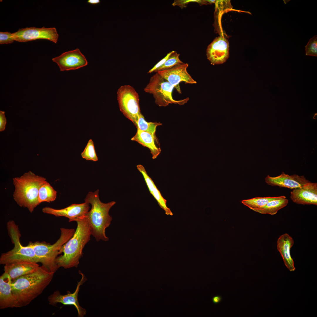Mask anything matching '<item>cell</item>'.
Wrapping results in <instances>:
<instances>
[{"label": "cell", "mask_w": 317, "mask_h": 317, "mask_svg": "<svg viewBox=\"0 0 317 317\" xmlns=\"http://www.w3.org/2000/svg\"><path fill=\"white\" fill-rule=\"evenodd\" d=\"M266 183L273 186L286 188L291 189L302 186L310 182L303 176L296 174L289 175L282 172L280 175L274 177L267 175L265 179Z\"/></svg>", "instance_id": "2e32d148"}, {"label": "cell", "mask_w": 317, "mask_h": 317, "mask_svg": "<svg viewBox=\"0 0 317 317\" xmlns=\"http://www.w3.org/2000/svg\"><path fill=\"white\" fill-rule=\"evenodd\" d=\"M14 41L21 42L39 39L49 40L57 43L59 35L55 27L41 28L35 27H26L19 29L13 33Z\"/></svg>", "instance_id": "9c48e42d"}, {"label": "cell", "mask_w": 317, "mask_h": 317, "mask_svg": "<svg viewBox=\"0 0 317 317\" xmlns=\"http://www.w3.org/2000/svg\"><path fill=\"white\" fill-rule=\"evenodd\" d=\"M179 56L180 54L178 53L176 51H174L164 63L160 67L156 72L171 68L178 64L183 63V62L179 59Z\"/></svg>", "instance_id": "484cf974"}, {"label": "cell", "mask_w": 317, "mask_h": 317, "mask_svg": "<svg viewBox=\"0 0 317 317\" xmlns=\"http://www.w3.org/2000/svg\"><path fill=\"white\" fill-rule=\"evenodd\" d=\"M117 94L120 110L135 125L141 113L138 93L132 86L125 85L119 88Z\"/></svg>", "instance_id": "ba28073f"}, {"label": "cell", "mask_w": 317, "mask_h": 317, "mask_svg": "<svg viewBox=\"0 0 317 317\" xmlns=\"http://www.w3.org/2000/svg\"><path fill=\"white\" fill-rule=\"evenodd\" d=\"M285 198H286V197L285 196L274 197H257L250 199L242 200V203L250 209L254 210L263 207L271 201Z\"/></svg>", "instance_id": "603a6c76"}, {"label": "cell", "mask_w": 317, "mask_h": 317, "mask_svg": "<svg viewBox=\"0 0 317 317\" xmlns=\"http://www.w3.org/2000/svg\"><path fill=\"white\" fill-rule=\"evenodd\" d=\"M79 274L82 275L80 280L78 282L75 291L73 293L70 291L65 295H62L59 291L57 290L48 297V300L50 305L55 306L58 303L64 305H72L76 308L78 316L83 317L86 314V311L81 306L78 300V296L80 287L85 281L87 279L85 275L80 271Z\"/></svg>", "instance_id": "30bf717a"}, {"label": "cell", "mask_w": 317, "mask_h": 317, "mask_svg": "<svg viewBox=\"0 0 317 317\" xmlns=\"http://www.w3.org/2000/svg\"><path fill=\"white\" fill-rule=\"evenodd\" d=\"M57 191L46 181L40 187L38 192V198L40 203L43 202L50 203L56 198Z\"/></svg>", "instance_id": "7402d4cb"}, {"label": "cell", "mask_w": 317, "mask_h": 317, "mask_svg": "<svg viewBox=\"0 0 317 317\" xmlns=\"http://www.w3.org/2000/svg\"><path fill=\"white\" fill-rule=\"evenodd\" d=\"M52 60L58 66L61 71L76 70L88 64L86 58L78 48L64 52Z\"/></svg>", "instance_id": "7c38bea8"}, {"label": "cell", "mask_w": 317, "mask_h": 317, "mask_svg": "<svg viewBox=\"0 0 317 317\" xmlns=\"http://www.w3.org/2000/svg\"><path fill=\"white\" fill-rule=\"evenodd\" d=\"M162 124L160 122H147L141 113L135 125L137 129L149 133L156 137L155 134L156 128L158 126Z\"/></svg>", "instance_id": "cb8c5ba5"}, {"label": "cell", "mask_w": 317, "mask_h": 317, "mask_svg": "<svg viewBox=\"0 0 317 317\" xmlns=\"http://www.w3.org/2000/svg\"><path fill=\"white\" fill-rule=\"evenodd\" d=\"M90 204L86 201L78 204H73L65 208L56 209L49 207L43 208L42 212L45 214L53 215L56 217L63 216L69 219V222L83 219L88 212Z\"/></svg>", "instance_id": "4fadbf2b"}, {"label": "cell", "mask_w": 317, "mask_h": 317, "mask_svg": "<svg viewBox=\"0 0 317 317\" xmlns=\"http://www.w3.org/2000/svg\"><path fill=\"white\" fill-rule=\"evenodd\" d=\"M54 274L42 265L34 272L12 281L16 308L26 306L41 294L51 282Z\"/></svg>", "instance_id": "6da1fadb"}, {"label": "cell", "mask_w": 317, "mask_h": 317, "mask_svg": "<svg viewBox=\"0 0 317 317\" xmlns=\"http://www.w3.org/2000/svg\"><path fill=\"white\" fill-rule=\"evenodd\" d=\"M207 2L209 4H211L213 3H215L216 0H206Z\"/></svg>", "instance_id": "d590c367"}, {"label": "cell", "mask_w": 317, "mask_h": 317, "mask_svg": "<svg viewBox=\"0 0 317 317\" xmlns=\"http://www.w3.org/2000/svg\"><path fill=\"white\" fill-rule=\"evenodd\" d=\"M61 235L59 239L54 244L45 242H29L28 245L33 249L40 263L50 271L54 273L59 268L56 262L58 255L61 253L62 246L73 235L74 229L60 228Z\"/></svg>", "instance_id": "5b68a950"}, {"label": "cell", "mask_w": 317, "mask_h": 317, "mask_svg": "<svg viewBox=\"0 0 317 317\" xmlns=\"http://www.w3.org/2000/svg\"><path fill=\"white\" fill-rule=\"evenodd\" d=\"M229 45L227 39L222 36L215 38L208 46L206 55L213 65L225 63L229 56Z\"/></svg>", "instance_id": "5bb4252c"}, {"label": "cell", "mask_w": 317, "mask_h": 317, "mask_svg": "<svg viewBox=\"0 0 317 317\" xmlns=\"http://www.w3.org/2000/svg\"><path fill=\"white\" fill-rule=\"evenodd\" d=\"M76 222L77 227L73 235L61 248L60 251L63 254L56 259L59 268L77 267L82 256L83 249L90 240L91 229L85 217Z\"/></svg>", "instance_id": "7a4b0ae2"}, {"label": "cell", "mask_w": 317, "mask_h": 317, "mask_svg": "<svg viewBox=\"0 0 317 317\" xmlns=\"http://www.w3.org/2000/svg\"><path fill=\"white\" fill-rule=\"evenodd\" d=\"M131 140L148 148L153 159L156 158L161 152V148L157 147L155 144V141H157L156 137L149 133L137 129L135 135Z\"/></svg>", "instance_id": "ffe728a7"}, {"label": "cell", "mask_w": 317, "mask_h": 317, "mask_svg": "<svg viewBox=\"0 0 317 317\" xmlns=\"http://www.w3.org/2000/svg\"><path fill=\"white\" fill-rule=\"evenodd\" d=\"M215 4V11L218 13L223 12L227 9L231 8L230 0H216Z\"/></svg>", "instance_id": "f546056e"}, {"label": "cell", "mask_w": 317, "mask_h": 317, "mask_svg": "<svg viewBox=\"0 0 317 317\" xmlns=\"http://www.w3.org/2000/svg\"><path fill=\"white\" fill-rule=\"evenodd\" d=\"M306 54L307 55L317 56V36L311 38L305 46Z\"/></svg>", "instance_id": "83f0119b"}, {"label": "cell", "mask_w": 317, "mask_h": 317, "mask_svg": "<svg viewBox=\"0 0 317 317\" xmlns=\"http://www.w3.org/2000/svg\"><path fill=\"white\" fill-rule=\"evenodd\" d=\"M14 41L13 33L7 31L0 32V44H10Z\"/></svg>", "instance_id": "4dcf8cb0"}, {"label": "cell", "mask_w": 317, "mask_h": 317, "mask_svg": "<svg viewBox=\"0 0 317 317\" xmlns=\"http://www.w3.org/2000/svg\"><path fill=\"white\" fill-rule=\"evenodd\" d=\"M290 198L294 203L303 205H317V183L310 182L293 189Z\"/></svg>", "instance_id": "9a60e30c"}, {"label": "cell", "mask_w": 317, "mask_h": 317, "mask_svg": "<svg viewBox=\"0 0 317 317\" xmlns=\"http://www.w3.org/2000/svg\"><path fill=\"white\" fill-rule=\"evenodd\" d=\"M150 193L157 201L159 205L165 212L166 215H173V213L166 205L167 200L162 196L160 192L156 186Z\"/></svg>", "instance_id": "4316f807"}, {"label": "cell", "mask_w": 317, "mask_h": 317, "mask_svg": "<svg viewBox=\"0 0 317 317\" xmlns=\"http://www.w3.org/2000/svg\"><path fill=\"white\" fill-rule=\"evenodd\" d=\"M294 244V241L288 234H284L278 238L277 249L280 252L286 267L291 272L295 270L294 261L290 254V249Z\"/></svg>", "instance_id": "d6986e66"}, {"label": "cell", "mask_w": 317, "mask_h": 317, "mask_svg": "<svg viewBox=\"0 0 317 317\" xmlns=\"http://www.w3.org/2000/svg\"><path fill=\"white\" fill-rule=\"evenodd\" d=\"M190 2H196L200 6L209 4L206 0H176L174 1L172 5L173 6H178L183 9L186 7Z\"/></svg>", "instance_id": "f1b7e54d"}, {"label": "cell", "mask_w": 317, "mask_h": 317, "mask_svg": "<svg viewBox=\"0 0 317 317\" xmlns=\"http://www.w3.org/2000/svg\"><path fill=\"white\" fill-rule=\"evenodd\" d=\"M13 180L15 187L13 194L14 200L19 206L27 208L32 213L40 204L38 198V191L46 179L29 171Z\"/></svg>", "instance_id": "277c9868"}, {"label": "cell", "mask_w": 317, "mask_h": 317, "mask_svg": "<svg viewBox=\"0 0 317 317\" xmlns=\"http://www.w3.org/2000/svg\"><path fill=\"white\" fill-rule=\"evenodd\" d=\"M39 266L36 262L21 261L5 265L4 271L9 275L13 281L20 277L34 272Z\"/></svg>", "instance_id": "ac0fdd59"}, {"label": "cell", "mask_w": 317, "mask_h": 317, "mask_svg": "<svg viewBox=\"0 0 317 317\" xmlns=\"http://www.w3.org/2000/svg\"><path fill=\"white\" fill-rule=\"evenodd\" d=\"M8 233L14 247L11 250L1 254L0 264L5 265L21 261H31L40 262L33 248L28 245L23 246L20 242L21 234L18 227L13 220L7 223Z\"/></svg>", "instance_id": "8992f818"}, {"label": "cell", "mask_w": 317, "mask_h": 317, "mask_svg": "<svg viewBox=\"0 0 317 317\" xmlns=\"http://www.w3.org/2000/svg\"><path fill=\"white\" fill-rule=\"evenodd\" d=\"M12 281L4 272L0 277V309L16 308V299L12 290Z\"/></svg>", "instance_id": "e0dca14e"}, {"label": "cell", "mask_w": 317, "mask_h": 317, "mask_svg": "<svg viewBox=\"0 0 317 317\" xmlns=\"http://www.w3.org/2000/svg\"><path fill=\"white\" fill-rule=\"evenodd\" d=\"M173 51L174 50H173L168 53L164 58L161 60L152 68L150 69L148 72V73H150L154 72H156V70L164 63L170 55L173 52Z\"/></svg>", "instance_id": "1f68e13d"}, {"label": "cell", "mask_w": 317, "mask_h": 317, "mask_svg": "<svg viewBox=\"0 0 317 317\" xmlns=\"http://www.w3.org/2000/svg\"><path fill=\"white\" fill-rule=\"evenodd\" d=\"M222 299V297L220 296H216L213 297L212 299L213 302L214 304H217L220 302Z\"/></svg>", "instance_id": "836d02e7"}, {"label": "cell", "mask_w": 317, "mask_h": 317, "mask_svg": "<svg viewBox=\"0 0 317 317\" xmlns=\"http://www.w3.org/2000/svg\"><path fill=\"white\" fill-rule=\"evenodd\" d=\"M288 200L285 198L276 199L271 201L263 207L253 210L262 214H276L278 210L286 206Z\"/></svg>", "instance_id": "44dd1931"}, {"label": "cell", "mask_w": 317, "mask_h": 317, "mask_svg": "<svg viewBox=\"0 0 317 317\" xmlns=\"http://www.w3.org/2000/svg\"><path fill=\"white\" fill-rule=\"evenodd\" d=\"M174 87L157 72L150 78L149 83L144 88L145 92L152 94L156 104L160 107H166L169 104L183 105L189 100L188 97L180 100H175L172 97Z\"/></svg>", "instance_id": "52a82bcc"}, {"label": "cell", "mask_w": 317, "mask_h": 317, "mask_svg": "<svg viewBox=\"0 0 317 317\" xmlns=\"http://www.w3.org/2000/svg\"><path fill=\"white\" fill-rule=\"evenodd\" d=\"M99 190L94 192H90L85 199V201L91 204L92 208L86 214L85 217L91 229V235L97 241H108L105 235L106 229L111 224L112 218L109 214L111 208L116 203L112 201L107 203L101 201L99 196Z\"/></svg>", "instance_id": "3957f363"}, {"label": "cell", "mask_w": 317, "mask_h": 317, "mask_svg": "<svg viewBox=\"0 0 317 317\" xmlns=\"http://www.w3.org/2000/svg\"><path fill=\"white\" fill-rule=\"evenodd\" d=\"M6 121L5 115V112L0 111V131H4L5 128Z\"/></svg>", "instance_id": "d6a6232c"}, {"label": "cell", "mask_w": 317, "mask_h": 317, "mask_svg": "<svg viewBox=\"0 0 317 317\" xmlns=\"http://www.w3.org/2000/svg\"><path fill=\"white\" fill-rule=\"evenodd\" d=\"M82 158L86 160L96 161L98 160L95 150L94 142L92 139L88 141L83 151L81 154Z\"/></svg>", "instance_id": "d4e9b609"}, {"label": "cell", "mask_w": 317, "mask_h": 317, "mask_svg": "<svg viewBox=\"0 0 317 317\" xmlns=\"http://www.w3.org/2000/svg\"><path fill=\"white\" fill-rule=\"evenodd\" d=\"M188 66V63H183L171 68L157 72L172 84L179 93L181 94L179 86L181 82H184L186 84H189L197 83L187 72Z\"/></svg>", "instance_id": "8fae6325"}, {"label": "cell", "mask_w": 317, "mask_h": 317, "mask_svg": "<svg viewBox=\"0 0 317 317\" xmlns=\"http://www.w3.org/2000/svg\"><path fill=\"white\" fill-rule=\"evenodd\" d=\"M88 3L91 4H97L100 2V0H88L87 1Z\"/></svg>", "instance_id": "e575fe53"}]
</instances>
